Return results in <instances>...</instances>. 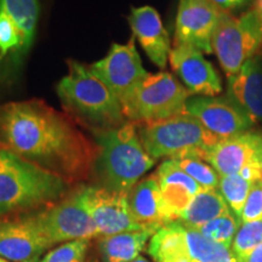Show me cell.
Instances as JSON below:
<instances>
[{
	"mask_svg": "<svg viewBox=\"0 0 262 262\" xmlns=\"http://www.w3.org/2000/svg\"><path fill=\"white\" fill-rule=\"evenodd\" d=\"M89 248V239L67 242L49 251L40 262H86Z\"/></svg>",
	"mask_w": 262,
	"mask_h": 262,
	"instance_id": "f1b7e54d",
	"label": "cell"
},
{
	"mask_svg": "<svg viewBox=\"0 0 262 262\" xmlns=\"http://www.w3.org/2000/svg\"><path fill=\"white\" fill-rule=\"evenodd\" d=\"M258 162H260L261 168H262V142L260 145V149H258Z\"/></svg>",
	"mask_w": 262,
	"mask_h": 262,
	"instance_id": "e575fe53",
	"label": "cell"
},
{
	"mask_svg": "<svg viewBox=\"0 0 262 262\" xmlns=\"http://www.w3.org/2000/svg\"><path fill=\"white\" fill-rule=\"evenodd\" d=\"M172 71L191 95L215 97L222 91L221 79L203 52L191 45H175L169 55Z\"/></svg>",
	"mask_w": 262,
	"mask_h": 262,
	"instance_id": "9a60e30c",
	"label": "cell"
},
{
	"mask_svg": "<svg viewBox=\"0 0 262 262\" xmlns=\"http://www.w3.org/2000/svg\"><path fill=\"white\" fill-rule=\"evenodd\" d=\"M209 2L214 4L217 9H220L221 11L228 12L231 10L238 9L239 6L244 5L248 0H209Z\"/></svg>",
	"mask_w": 262,
	"mask_h": 262,
	"instance_id": "4dcf8cb0",
	"label": "cell"
},
{
	"mask_svg": "<svg viewBox=\"0 0 262 262\" xmlns=\"http://www.w3.org/2000/svg\"><path fill=\"white\" fill-rule=\"evenodd\" d=\"M262 243V221L243 222L238 228L233 243L232 253L239 262H243L251 251Z\"/></svg>",
	"mask_w": 262,
	"mask_h": 262,
	"instance_id": "4316f807",
	"label": "cell"
},
{
	"mask_svg": "<svg viewBox=\"0 0 262 262\" xmlns=\"http://www.w3.org/2000/svg\"><path fill=\"white\" fill-rule=\"evenodd\" d=\"M88 262H98V261L96 260V258H90V260L88 261Z\"/></svg>",
	"mask_w": 262,
	"mask_h": 262,
	"instance_id": "d590c367",
	"label": "cell"
},
{
	"mask_svg": "<svg viewBox=\"0 0 262 262\" xmlns=\"http://www.w3.org/2000/svg\"><path fill=\"white\" fill-rule=\"evenodd\" d=\"M251 186H253V183L242 178L239 173H237V175L220 176L219 188H220L221 194L239 221L242 219V212H243Z\"/></svg>",
	"mask_w": 262,
	"mask_h": 262,
	"instance_id": "cb8c5ba5",
	"label": "cell"
},
{
	"mask_svg": "<svg viewBox=\"0 0 262 262\" xmlns=\"http://www.w3.org/2000/svg\"><path fill=\"white\" fill-rule=\"evenodd\" d=\"M255 10L260 16V18L262 19V0H256V5H255Z\"/></svg>",
	"mask_w": 262,
	"mask_h": 262,
	"instance_id": "d6a6232c",
	"label": "cell"
},
{
	"mask_svg": "<svg viewBox=\"0 0 262 262\" xmlns=\"http://www.w3.org/2000/svg\"><path fill=\"white\" fill-rule=\"evenodd\" d=\"M134 220L141 228L156 233L165 226L162 214V196L156 173L140 180L127 194Z\"/></svg>",
	"mask_w": 262,
	"mask_h": 262,
	"instance_id": "ffe728a7",
	"label": "cell"
},
{
	"mask_svg": "<svg viewBox=\"0 0 262 262\" xmlns=\"http://www.w3.org/2000/svg\"><path fill=\"white\" fill-rule=\"evenodd\" d=\"M153 234L150 231H127L103 235L97 248L103 262H130L140 256Z\"/></svg>",
	"mask_w": 262,
	"mask_h": 262,
	"instance_id": "7402d4cb",
	"label": "cell"
},
{
	"mask_svg": "<svg viewBox=\"0 0 262 262\" xmlns=\"http://www.w3.org/2000/svg\"><path fill=\"white\" fill-rule=\"evenodd\" d=\"M79 192L96 225L98 237L127 231H145L134 220L127 194L108 191L101 186H80Z\"/></svg>",
	"mask_w": 262,
	"mask_h": 262,
	"instance_id": "8fae6325",
	"label": "cell"
},
{
	"mask_svg": "<svg viewBox=\"0 0 262 262\" xmlns=\"http://www.w3.org/2000/svg\"><path fill=\"white\" fill-rule=\"evenodd\" d=\"M211 47L227 78L237 74L262 48V19L256 10H250L241 17L224 12L212 35Z\"/></svg>",
	"mask_w": 262,
	"mask_h": 262,
	"instance_id": "ba28073f",
	"label": "cell"
},
{
	"mask_svg": "<svg viewBox=\"0 0 262 262\" xmlns=\"http://www.w3.org/2000/svg\"><path fill=\"white\" fill-rule=\"evenodd\" d=\"M229 212L231 209L219 189H203L189 203L179 221L196 228Z\"/></svg>",
	"mask_w": 262,
	"mask_h": 262,
	"instance_id": "603a6c76",
	"label": "cell"
},
{
	"mask_svg": "<svg viewBox=\"0 0 262 262\" xmlns=\"http://www.w3.org/2000/svg\"><path fill=\"white\" fill-rule=\"evenodd\" d=\"M32 262H40V261H32Z\"/></svg>",
	"mask_w": 262,
	"mask_h": 262,
	"instance_id": "74e56055",
	"label": "cell"
},
{
	"mask_svg": "<svg viewBox=\"0 0 262 262\" xmlns=\"http://www.w3.org/2000/svg\"><path fill=\"white\" fill-rule=\"evenodd\" d=\"M68 188L70 183L58 175L0 152V217L54 204Z\"/></svg>",
	"mask_w": 262,
	"mask_h": 262,
	"instance_id": "277c9868",
	"label": "cell"
},
{
	"mask_svg": "<svg viewBox=\"0 0 262 262\" xmlns=\"http://www.w3.org/2000/svg\"><path fill=\"white\" fill-rule=\"evenodd\" d=\"M19 34L14 21L0 11V62L8 61V70L12 72L19 48Z\"/></svg>",
	"mask_w": 262,
	"mask_h": 262,
	"instance_id": "83f0119b",
	"label": "cell"
},
{
	"mask_svg": "<svg viewBox=\"0 0 262 262\" xmlns=\"http://www.w3.org/2000/svg\"><path fill=\"white\" fill-rule=\"evenodd\" d=\"M136 126L143 148L153 159L183 156L201 158L206 149L222 140L187 113Z\"/></svg>",
	"mask_w": 262,
	"mask_h": 262,
	"instance_id": "5b68a950",
	"label": "cell"
},
{
	"mask_svg": "<svg viewBox=\"0 0 262 262\" xmlns=\"http://www.w3.org/2000/svg\"><path fill=\"white\" fill-rule=\"evenodd\" d=\"M89 68L112 90L120 102L149 74L143 68L134 38L127 44H113L107 56L90 64Z\"/></svg>",
	"mask_w": 262,
	"mask_h": 262,
	"instance_id": "30bf717a",
	"label": "cell"
},
{
	"mask_svg": "<svg viewBox=\"0 0 262 262\" xmlns=\"http://www.w3.org/2000/svg\"><path fill=\"white\" fill-rule=\"evenodd\" d=\"M52 247L33 215L0 221V257L12 262H32Z\"/></svg>",
	"mask_w": 262,
	"mask_h": 262,
	"instance_id": "5bb4252c",
	"label": "cell"
},
{
	"mask_svg": "<svg viewBox=\"0 0 262 262\" xmlns=\"http://www.w3.org/2000/svg\"><path fill=\"white\" fill-rule=\"evenodd\" d=\"M241 221H262V181L255 182L251 186L243 212H242Z\"/></svg>",
	"mask_w": 262,
	"mask_h": 262,
	"instance_id": "f546056e",
	"label": "cell"
},
{
	"mask_svg": "<svg viewBox=\"0 0 262 262\" xmlns=\"http://www.w3.org/2000/svg\"><path fill=\"white\" fill-rule=\"evenodd\" d=\"M147 251L155 262H239L231 249L180 221L159 228L150 238Z\"/></svg>",
	"mask_w": 262,
	"mask_h": 262,
	"instance_id": "52a82bcc",
	"label": "cell"
},
{
	"mask_svg": "<svg viewBox=\"0 0 262 262\" xmlns=\"http://www.w3.org/2000/svg\"><path fill=\"white\" fill-rule=\"evenodd\" d=\"M170 159H173V162L178 164L188 176H191L203 189L219 188L220 175L216 172V170L212 168L210 164L192 156H183Z\"/></svg>",
	"mask_w": 262,
	"mask_h": 262,
	"instance_id": "d4e9b609",
	"label": "cell"
},
{
	"mask_svg": "<svg viewBox=\"0 0 262 262\" xmlns=\"http://www.w3.org/2000/svg\"><path fill=\"white\" fill-rule=\"evenodd\" d=\"M243 262H262V243L258 244Z\"/></svg>",
	"mask_w": 262,
	"mask_h": 262,
	"instance_id": "1f68e13d",
	"label": "cell"
},
{
	"mask_svg": "<svg viewBox=\"0 0 262 262\" xmlns=\"http://www.w3.org/2000/svg\"><path fill=\"white\" fill-rule=\"evenodd\" d=\"M68 73L56 91L66 113L91 133L114 129L127 123L120 100L90 71L89 66L70 60Z\"/></svg>",
	"mask_w": 262,
	"mask_h": 262,
	"instance_id": "7a4b0ae2",
	"label": "cell"
},
{
	"mask_svg": "<svg viewBox=\"0 0 262 262\" xmlns=\"http://www.w3.org/2000/svg\"><path fill=\"white\" fill-rule=\"evenodd\" d=\"M127 19L134 37L140 41L149 60L164 70L171 52V44L158 11L147 5L133 8Z\"/></svg>",
	"mask_w": 262,
	"mask_h": 262,
	"instance_id": "d6986e66",
	"label": "cell"
},
{
	"mask_svg": "<svg viewBox=\"0 0 262 262\" xmlns=\"http://www.w3.org/2000/svg\"><path fill=\"white\" fill-rule=\"evenodd\" d=\"M262 135L245 133L222 139L203 153L201 159L210 164L220 176L237 175L248 164L258 159Z\"/></svg>",
	"mask_w": 262,
	"mask_h": 262,
	"instance_id": "e0dca14e",
	"label": "cell"
},
{
	"mask_svg": "<svg viewBox=\"0 0 262 262\" xmlns=\"http://www.w3.org/2000/svg\"><path fill=\"white\" fill-rule=\"evenodd\" d=\"M239 228V220L229 212L227 215L215 219L208 224L196 227L202 235L217 244L231 249Z\"/></svg>",
	"mask_w": 262,
	"mask_h": 262,
	"instance_id": "484cf974",
	"label": "cell"
},
{
	"mask_svg": "<svg viewBox=\"0 0 262 262\" xmlns=\"http://www.w3.org/2000/svg\"><path fill=\"white\" fill-rule=\"evenodd\" d=\"M130 262H150V261H148L146 257H143V256H139V257H136L135 260H133Z\"/></svg>",
	"mask_w": 262,
	"mask_h": 262,
	"instance_id": "836d02e7",
	"label": "cell"
},
{
	"mask_svg": "<svg viewBox=\"0 0 262 262\" xmlns=\"http://www.w3.org/2000/svg\"><path fill=\"white\" fill-rule=\"evenodd\" d=\"M227 98L254 125H262V56L248 60L233 77L227 78Z\"/></svg>",
	"mask_w": 262,
	"mask_h": 262,
	"instance_id": "ac0fdd59",
	"label": "cell"
},
{
	"mask_svg": "<svg viewBox=\"0 0 262 262\" xmlns=\"http://www.w3.org/2000/svg\"><path fill=\"white\" fill-rule=\"evenodd\" d=\"M35 224L51 245L98 237L96 225L81 201L79 187L33 215Z\"/></svg>",
	"mask_w": 262,
	"mask_h": 262,
	"instance_id": "9c48e42d",
	"label": "cell"
},
{
	"mask_svg": "<svg viewBox=\"0 0 262 262\" xmlns=\"http://www.w3.org/2000/svg\"><path fill=\"white\" fill-rule=\"evenodd\" d=\"M0 152L19 157L72 185L89 178L98 147L67 113L33 98L0 104Z\"/></svg>",
	"mask_w": 262,
	"mask_h": 262,
	"instance_id": "6da1fadb",
	"label": "cell"
},
{
	"mask_svg": "<svg viewBox=\"0 0 262 262\" xmlns=\"http://www.w3.org/2000/svg\"><path fill=\"white\" fill-rule=\"evenodd\" d=\"M0 262H9V261H8V260H5V258L0 257Z\"/></svg>",
	"mask_w": 262,
	"mask_h": 262,
	"instance_id": "8d00e7d4",
	"label": "cell"
},
{
	"mask_svg": "<svg viewBox=\"0 0 262 262\" xmlns=\"http://www.w3.org/2000/svg\"><path fill=\"white\" fill-rule=\"evenodd\" d=\"M98 147L93 171L98 186L108 191L129 194L134 186L155 166L143 148L136 124L127 122L114 129L94 133Z\"/></svg>",
	"mask_w": 262,
	"mask_h": 262,
	"instance_id": "3957f363",
	"label": "cell"
},
{
	"mask_svg": "<svg viewBox=\"0 0 262 262\" xmlns=\"http://www.w3.org/2000/svg\"><path fill=\"white\" fill-rule=\"evenodd\" d=\"M224 11L209 0H180L176 16L175 45H191L211 54L212 35Z\"/></svg>",
	"mask_w": 262,
	"mask_h": 262,
	"instance_id": "7c38bea8",
	"label": "cell"
},
{
	"mask_svg": "<svg viewBox=\"0 0 262 262\" xmlns=\"http://www.w3.org/2000/svg\"><path fill=\"white\" fill-rule=\"evenodd\" d=\"M0 11L5 12L18 29L21 42L12 67V73H15L24 63L34 41L40 6L39 0H0Z\"/></svg>",
	"mask_w": 262,
	"mask_h": 262,
	"instance_id": "44dd1931",
	"label": "cell"
},
{
	"mask_svg": "<svg viewBox=\"0 0 262 262\" xmlns=\"http://www.w3.org/2000/svg\"><path fill=\"white\" fill-rule=\"evenodd\" d=\"M185 113L194 117L206 130L220 139L250 133L253 124L227 97H189Z\"/></svg>",
	"mask_w": 262,
	"mask_h": 262,
	"instance_id": "4fadbf2b",
	"label": "cell"
},
{
	"mask_svg": "<svg viewBox=\"0 0 262 262\" xmlns=\"http://www.w3.org/2000/svg\"><path fill=\"white\" fill-rule=\"evenodd\" d=\"M191 93L168 72L148 74L122 102L126 120L156 123L185 113Z\"/></svg>",
	"mask_w": 262,
	"mask_h": 262,
	"instance_id": "8992f818",
	"label": "cell"
},
{
	"mask_svg": "<svg viewBox=\"0 0 262 262\" xmlns=\"http://www.w3.org/2000/svg\"><path fill=\"white\" fill-rule=\"evenodd\" d=\"M164 224L179 221L193 198L203 191L201 186L188 176L173 159H166L157 169Z\"/></svg>",
	"mask_w": 262,
	"mask_h": 262,
	"instance_id": "2e32d148",
	"label": "cell"
}]
</instances>
